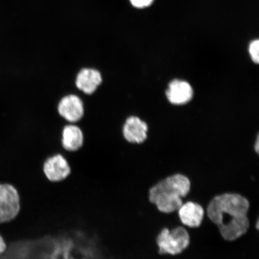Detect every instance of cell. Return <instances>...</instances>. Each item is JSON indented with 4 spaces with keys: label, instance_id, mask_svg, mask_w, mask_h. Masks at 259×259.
Instances as JSON below:
<instances>
[{
    "label": "cell",
    "instance_id": "obj_1",
    "mask_svg": "<svg viewBox=\"0 0 259 259\" xmlns=\"http://www.w3.org/2000/svg\"><path fill=\"white\" fill-rule=\"evenodd\" d=\"M248 200L240 194L226 193L213 197L207 207V215L218 227L226 241H233L244 235L250 228L247 213Z\"/></svg>",
    "mask_w": 259,
    "mask_h": 259
},
{
    "label": "cell",
    "instance_id": "obj_2",
    "mask_svg": "<svg viewBox=\"0 0 259 259\" xmlns=\"http://www.w3.org/2000/svg\"><path fill=\"white\" fill-rule=\"evenodd\" d=\"M189 178L176 174L159 181L149 190V200L160 212L170 213L177 211L190 192Z\"/></svg>",
    "mask_w": 259,
    "mask_h": 259
},
{
    "label": "cell",
    "instance_id": "obj_3",
    "mask_svg": "<svg viewBox=\"0 0 259 259\" xmlns=\"http://www.w3.org/2000/svg\"><path fill=\"white\" fill-rule=\"evenodd\" d=\"M160 254L176 255L182 253L189 247L190 237L189 232L183 226L170 230L163 228L156 239Z\"/></svg>",
    "mask_w": 259,
    "mask_h": 259
},
{
    "label": "cell",
    "instance_id": "obj_4",
    "mask_svg": "<svg viewBox=\"0 0 259 259\" xmlns=\"http://www.w3.org/2000/svg\"><path fill=\"white\" fill-rule=\"evenodd\" d=\"M18 190L9 184H0V224L15 219L20 211Z\"/></svg>",
    "mask_w": 259,
    "mask_h": 259
},
{
    "label": "cell",
    "instance_id": "obj_5",
    "mask_svg": "<svg viewBox=\"0 0 259 259\" xmlns=\"http://www.w3.org/2000/svg\"><path fill=\"white\" fill-rule=\"evenodd\" d=\"M58 112L61 117L70 123L78 122L84 115V105L80 97L69 95L63 97L58 105Z\"/></svg>",
    "mask_w": 259,
    "mask_h": 259
},
{
    "label": "cell",
    "instance_id": "obj_6",
    "mask_svg": "<svg viewBox=\"0 0 259 259\" xmlns=\"http://www.w3.org/2000/svg\"><path fill=\"white\" fill-rule=\"evenodd\" d=\"M71 167L66 158L56 154L49 157L44 164V172L51 182H61L69 177Z\"/></svg>",
    "mask_w": 259,
    "mask_h": 259
},
{
    "label": "cell",
    "instance_id": "obj_7",
    "mask_svg": "<svg viewBox=\"0 0 259 259\" xmlns=\"http://www.w3.org/2000/svg\"><path fill=\"white\" fill-rule=\"evenodd\" d=\"M147 123L138 116H130L122 128L123 136L126 141L132 144H141L147 139L148 133Z\"/></svg>",
    "mask_w": 259,
    "mask_h": 259
},
{
    "label": "cell",
    "instance_id": "obj_8",
    "mask_svg": "<svg viewBox=\"0 0 259 259\" xmlns=\"http://www.w3.org/2000/svg\"><path fill=\"white\" fill-rule=\"evenodd\" d=\"M183 225L190 228H197L201 226L205 210L198 203L192 201L183 203L177 210Z\"/></svg>",
    "mask_w": 259,
    "mask_h": 259
},
{
    "label": "cell",
    "instance_id": "obj_9",
    "mask_svg": "<svg viewBox=\"0 0 259 259\" xmlns=\"http://www.w3.org/2000/svg\"><path fill=\"white\" fill-rule=\"evenodd\" d=\"M103 79L101 73L93 68H83L77 73L76 86L87 95H92L101 85Z\"/></svg>",
    "mask_w": 259,
    "mask_h": 259
},
{
    "label": "cell",
    "instance_id": "obj_10",
    "mask_svg": "<svg viewBox=\"0 0 259 259\" xmlns=\"http://www.w3.org/2000/svg\"><path fill=\"white\" fill-rule=\"evenodd\" d=\"M166 94L171 104L181 105L186 104L192 99L193 90L186 81L175 79L169 83Z\"/></svg>",
    "mask_w": 259,
    "mask_h": 259
},
{
    "label": "cell",
    "instance_id": "obj_11",
    "mask_svg": "<svg viewBox=\"0 0 259 259\" xmlns=\"http://www.w3.org/2000/svg\"><path fill=\"white\" fill-rule=\"evenodd\" d=\"M61 141L64 150L69 152L79 150L82 148L84 141L82 130L74 124L65 126Z\"/></svg>",
    "mask_w": 259,
    "mask_h": 259
},
{
    "label": "cell",
    "instance_id": "obj_12",
    "mask_svg": "<svg viewBox=\"0 0 259 259\" xmlns=\"http://www.w3.org/2000/svg\"><path fill=\"white\" fill-rule=\"evenodd\" d=\"M251 60L254 63L259 62V40L255 39L250 42L248 48Z\"/></svg>",
    "mask_w": 259,
    "mask_h": 259
},
{
    "label": "cell",
    "instance_id": "obj_13",
    "mask_svg": "<svg viewBox=\"0 0 259 259\" xmlns=\"http://www.w3.org/2000/svg\"><path fill=\"white\" fill-rule=\"evenodd\" d=\"M128 1L133 8L142 10L150 7L155 0H128Z\"/></svg>",
    "mask_w": 259,
    "mask_h": 259
},
{
    "label": "cell",
    "instance_id": "obj_14",
    "mask_svg": "<svg viewBox=\"0 0 259 259\" xmlns=\"http://www.w3.org/2000/svg\"><path fill=\"white\" fill-rule=\"evenodd\" d=\"M6 249H7V245H6L4 239H3L2 235H0V257L4 253Z\"/></svg>",
    "mask_w": 259,
    "mask_h": 259
},
{
    "label": "cell",
    "instance_id": "obj_15",
    "mask_svg": "<svg viewBox=\"0 0 259 259\" xmlns=\"http://www.w3.org/2000/svg\"><path fill=\"white\" fill-rule=\"evenodd\" d=\"M258 138L257 139V141L255 142V150L257 152V153H258Z\"/></svg>",
    "mask_w": 259,
    "mask_h": 259
}]
</instances>
